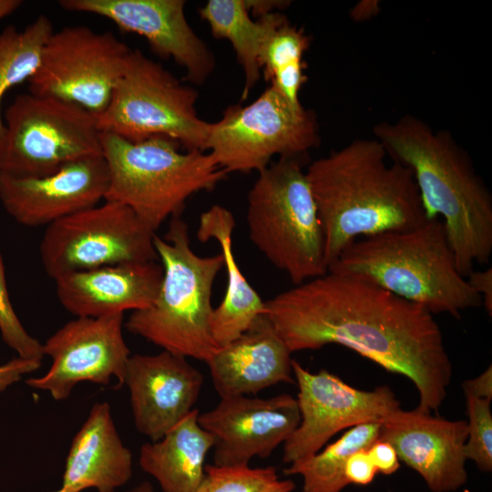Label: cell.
I'll use <instances>...</instances> for the list:
<instances>
[{"label":"cell","instance_id":"4","mask_svg":"<svg viewBox=\"0 0 492 492\" xmlns=\"http://www.w3.org/2000/svg\"><path fill=\"white\" fill-rule=\"evenodd\" d=\"M328 272L357 275L425 307L456 319L482 306L479 295L458 272L439 218L404 231H389L352 242Z\"/></svg>","mask_w":492,"mask_h":492},{"label":"cell","instance_id":"37","mask_svg":"<svg viewBox=\"0 0 492 492\" xmlns=\"http://www.w3.org/2000/svg\"><path fill=\"white\" fill-rule=\"evenodd\" d=\"M245 3L251 15L256 18L278 12L290 5L289 1L282 0H245Z\"/></svg>","mask_w":492,"mask_h":492},{"label":"cell","instance_id":"34","mask_svg":"<svg viewBox=\"0 0 492 492\" xmlns=\"http://www.w3.org/2000/svg\"><path fill=\"white\" fill-rule=\"evenodd\" d=\"M42 362L16 357L0 365V395L26 374L37 370Z\"/></svg>","mask_w":492,"mask_h":492},{"label":"cell","instance_id":"16","mask_svg":"<svg viewBox=\"0 0 492 492\" xmlns=\"http://www.w3.org/2000/svg\"><path fill=\"white\" fill-rule=\"evenodd\" d=\"M300 421L297 401L287 394L221 397L213 409L198 416L200 425L213 437V461L218 466H247L255 456L268 457Z\"/></svg>","mask_w":492,"mask_h":492},{"label":"cell","instance_id":"27","mask_svg":"<svg viewBox=\"0 0 492 492\" xmlns=\"http://www.w3.org/2000/svg\"><path fill=\"white\" fill-rule=\"evenodd\" d=\"M310 37L302 28L286 18L266 38L260 56L261 72L266 80L289 102L302 105L300 91L306 81L303 56Z\"/></svg>","mask_w":492,"mask_h":492},{"label":"cell","instance_id":"36","mask_svg":"<svg viewBox=\"0 0 492 492\" xmlns=\"http://www.w3.org/2000/svg\"><path fill=\"white\" fill-rule=\"evenodd\" d=\"M463 392L466 397L492 400V367L489 365L478 376L466 380L463 384Z\"/></svg>","mask_w":492,"mask_h":492},{"label":"cell","instance_id":"24","mask_svg":"<svg viewBox=\"0 0 492 492\" xmlns=\"http://www.w3.org/2000/svg\"><path fill=\"white\" fill-rule=\"evenodd\" d=\"M193 409L158 441L140 447L139 466L159 484L162 492H196L205 476V459L213 437Z\"/></svg>","mask_w":492,"mask_h":492},{"label":"cell","instance_id":"31","mask_svg":"<svg viewBox=\"0 0 492 492\" xmlns=\"http://www.w3.org/2000/svg\"><path fill=\"white\" fill-rule=\"evenodd\" d=\"M0 333L3 341L18 357L42 362L43 343L31 336L15 313L6 287L5 265L0 253Z\"/></svg>","mask_w":492,"mask_h":492},{"label":"cell","instance_id":"10","mask_svg":"<svg viewBox=\"0 0 492 492\" xmlns=\"http://www.w3.org/2000/svg\"><path fill=\"white\" fill-rule=\"evenodd\" d=\"M320 144L312 110L289 102L270 85L254 101L231 105L210 124L204 151L230 172H260L279 158H302Z\"/></svg>","mask_w":492,"mask_h":492},{"label":"cell","instance_id":"12","mask_svg":"<svg viewBox=\"0 0 492 492\" xmlns=\"http://www.w3.org/2000/svg\"><path fill=\"white\" fill-rule=\"evenodd\" d=\"M152 231L128 207L111 200L46 226L39 245L46 274L158 260Z\"/></svg>","mask_w":492,"mask_h":492},{"label":"cell","instance_id":"39","mask_svg":"<svg viewBox=\"0 0 492 492\" xmlns=\"http://www.w3.org/2000/svg\"><path fill=\"white\" fill-rule=\"evenodd\" d=\"M127 492H154V489L149 482L145 481Z\"/></svg>","mask_w":492,"mask_h":492},{"label":"cell","instance_id":"2","mask_svg":"<svg viewBox=\"0 0 492 492\" xmlns=\"http://www.w3.org/2000/svg\"><path fill=\"white\" fill-rule=\"evenodd\" d=\"M375 138H358L305 170L328 267L359 238L415 229L427 218L410 169L386 164Z\"/></svg>","mask_w":492,"mask_h":492},{"label":"cell","instance_id":"18","mask_svg":"<svg viewBox=\"0 0 492 492\" xmlns=\"http://www.w3.org/2000/svg\"><path fill=\"white\" fill-rule=\"evenodd\" d=\"M204 376L186 357L162 351L130 355L124 384L137 430L151 442L162 438L194 408Z\"/></svg>","mask_w":492,"mask_h":492},{"label":"cell","instance_id":"19","mask_svg":"<svg viewBox=\"0 0 492 492\" xmlns=\"http://www.w3.org/2000/svg\"><path fill=\"white\" fill-rule=\"evenodd\" d=\"M466 420H447L418 409L399 407L381 422L379 439L392 445L433 492L454 491L467 479L464 446Z\"/></svg>","mask_w":492,"mask_h":492},{"label":"cell","instance_id":"6","mask_svg":"<svg viewBox=\"0 0 492 492\" xmlns=\"http://www.w3.org/2000/svg\"><path fill=\"white\" fill-rule=\"evenodd\" d=\"M101 143L109 174L105 200L128 207L154 232L179 217L191 196L213 190L228 174L210 153L181 151L166 137L134 142L101 132Z\"/></svg>","mask_w":492,"mask_h":492},{"label":"cell","instance_id":"21","mask_svg":"<svg viewBox=\"0 0 492 492\" xmlns=\"http://www.w3.org/2000/svg\"><path fill=\"white\" fill-rule=\"evenodd\" d=\"M291 354L263 313L206 364L220 398L249 395L280 383H293Z\"/></svg>","mask_w":492,"mask_h":492},{"label":"cell","instance_id":"14","mask_svg":"<svg viewBox=\"0 0 492 492\" xmlns=\"http://www.w3.org/2000/svg\"><path fill=\"white\" fill-rule=\"evenodd\" d=\"M124 314L77 317L43 343L44 355L52 359L40 377L26 380L28 386L64 401L81 382L107 386L111 379L124 384L130 351L123 336Z\"/></svg>","mask_w":492,"mask_h":492},{"label":"cell","instance_id":"13","mask_svg":"<svg viewBox=\"0 0 492 492\" xmlns=\"http://www.w3.org/2000/svg\"><path fill=\"white\" fill-rule=\"evenodd\" d=\"M292 368L298 385L296 401L301 421L283 443L284 463L307 459L338 432L362 424L381 423L400 407L388 386L360 390L327 370L311 373L293 359Z\"/></svg>","mask_w":492,"mask_h":492},{"label":"cell","instance_id":"5","mask_svg":"<svg viewBox=\"0 0 492 492\" xmlns=\"http://www.w3.org/2000/svg\"><path fill=\"white\" fill-rule=\"evenodd\" d=\"M163 276L153 303L134 311L126 329L164 351L207 363L220 348L210 331L212 287L222 255L202 257L190 246L187 223L170 219L163 237L154 236Z\"/></svg>","mask_w":492,"mask_h":492},{"label":"cell","instance_id":"29","mask_svg":"<svg viewBox=\"0 0 492 492\" xmlns=\"http://www.w3.org/2000/svg\"><path fill=\"white\" fill-rule=\"evenodd\" d=\"M294 487L292 481L281 479L273 466L209 465L196 492H292Z\"/></svg>","mask_w":492,"mask_h":492},{"label":"cell","instance_id":"15","mask_svg":"<svg viewBox=\"0 0 492 492\" xmlns=\"http://www.w3.org/2000/svg\"><path fill=\"white\" fill-rule=\"evenodd\" d=\"M67 11L94 14L113 22L120 30L143 36L150 49L171 58L185 71V79L203 84L213 73L216 60L185 15L184 0H61Z\"/></svg>","mask_w":492,"mask_h":492},{"label":"cell","instance_id":"7","mask_svg":"<svg viewBox=\"0 0 492 492\" xmlns=\"http://www.w3.org/2000/svg\"><path fill=\"white\" fill-rule=\"evenodd\" d=\"M247 200L251 242L294 285L328 272L322 225L301 158H279L258 172Z\"/></svg>","mask_w":492,"mask_h":492},{"label":"cell","instance_id":"20","mask_svg":"<svg viewBox=\"0 0 492 492\" xmlns=\"http://www.w3.org/2000/svg\"><path fill=\"white\" fill-rule=\"evenodd\" d=\"M163 276L161 264L124 262L74 272L55 279L61 305L76 317H104L149 307Z\"/></svg>","mask_w":492,"mask_h":492},{"label":"cell","instance_id":"1","mask_svg":"<svg viewBox=\"0 0 492 492\" xmlns=\"http://www.w3.org/2000/svg\"><path fill=\"white\" fill-rule=\"evenodd\" d=\"M264 306L292 354L339 344L410 379L419 411L437 413L445 401L453 365L425 307L361 276L332 272L278 293Z\"/></svg>","mask_w":492,"mask_h":492},{"label":"cell","instance_id":"32","mask_svg":"<svg viewBox=\"0 0 492 492\" xmlns=\"http://www.w3.org/2000/svg\"><path fill=\"white\" fill-rule=\"evenodd\" d=\"M345 477L349 484H370L377 473L367 449L353 453L345 465Z\"/></svg>","mask_w":492,"mask_h":492},{"label":"cell","instance_id":"23","mask_svg":"<svg viewBox=\"0 0 492 492\" xmlns=\"http://www.w3.org/2000/svg\"><path fill=\"white\" fill-rule=\"evenodd\" d=\"M234 227L235 219L231 211L216 204L200 216L197 231L200 241L214 240L218 242L226 270V292L210 317L211 334L219 347L245 333L264 313L265 307L236 262L232 245Z\"/></svg>","mask_w":492,"mask_h":492},{"label":"cell","instance_id":"22","mask_svg":"<svg viewBox=\"0 0 492 492\" xmlns=\"http://www.w3.org/2000/svg\"><path fill=\"white\" fill-rule=\"evenodd\" d=\"M131 477L132 454L117 431L110 405L96 403L72 440L61 487L72 492L87 488L115 492Z\"/></svg>","mask_w":492,"mask_h":492},{"label":"cell","instance_id":"25","mask_svg":"<svg viewBox=\"0 0 492 492\" xmlns=\"http://www.w3.org/2000/svg\"><path fill=\"white\" fill-rule=\"evenodd\" d=\"M199 13L214 37L231 44L244 75L241 99H245L261 78L262 46L286 16L275 12L253 19L245 0H209Z\"/></svg>","mask_w":492,"mask_h":492},{"label":"cell","instance_id":"8","mask_svg":"<svg viewBox=\"0 0 492 492\" xmlns=\"http://www.w3.org/2000/svg\"><path fill=\"white\" fill-rule=\"evenodd\" d=\"M197 99L192 87L132 49L108 106L97 117L98 128L134 142L166 137L185 150L204 151L210 123L199 117Z\"/></svg>","mask_w":492,"mask_h":492},{"label":"cell","instance_id":"11","mask_svg":"<svg viewBox=\"0 0 492 492\" xmlns=\"http://www.w3.org/2000/svg\"><path fill=\"white\" fill-rule=\"evenodd\" d=\"M131 51L109 31L87 26L53 31L28 80L29 93L73 103L97 117L108 106Z\"/></svg>","mask_w":492,"mask_h":492},{"label":"cell","instance_id":"17","mask_svg":"<svg viewBox=\"0 0 492 492\" xmlns=\"http://www.w3.org/2000/svg\"><path fill=\"white\" fill-rule=\"evenodd\" d=\"M108 182L104 157H89L43 177L0 172V200L16 222L29 227L48 226L105 200Z\"/></svg>","mask_w":492,"mask_h":492},{"label":"cell","instance_id":"9","mask_svg":"<svg viewBox=\"0 0 492 492\" xmlns=\"http://www.w3.org/2000/svg\"><path fill=\"white\" fill-rule=\"evenodd\" d=\"M100 156L97 117L77 105L27 93L16 96L5 112L0 172L43 177L70 162Z\"/></svg>","mask_w":492,"mask_h":492},{"label":"cell","instance_id":"28","mask_svg":"<svg viewBox=\"0 0 492 492\" xmlns=\"http://www.w3.org/2000/svg\"><path fill=\"white\" fill-rule=\"evenodd\" d=\"M53 31L50 19L42 15L22 30L9 26L0 33V142L5 133L2 99L10 88L36 73L43 46Z\"/></svg>","mask_w":492,"mask_h":492},{"label":"cell","instance_id":"26","mask_svg":"<svg viewBox=\"0 0 492 492\" xmlns=\"http://www.w3.org/2000/svg\"><path fill=\"white\" fill-rule=\"evenodd\" d=\"M381 423L362 424L349 428L338 440L307 459L290 464L286 475H301L302 492H341L349 482L345 465L350 456L367 449L379 438Z\"/></svg>","mask_w":492,"mask_h":492},{"label":"cell","instance_id":"33","mask_svg":"<svg viewBox=\"0 0 492 492\" xmlns=\"http://www.w3.org/2000/svg\"><path fill=\"white\" fill-rule=\"evenodd\" d=\"M367 451L377 472L391 475L399 468L397 453L388 442L378 438L367 448Z\"/></svg>","mask_w":492,"mask_h":492},{"label":"cell","instance_id":"35","mask_svg":"<svg viewBox=\"0 0 492 492\" xmlns=\"http://www.w3.org/2000/svg\"><path fill=\"white\" fill-rule=\"evenodd\" d=\"M470 287L479 295L482 306L487 314L492 315V268L487 267L482 271H473L466 277Z\"/></svg>","mask_w":492,"mask_h":492},{"label":"cell","instance_id":"40","mask_svg":"<svg viewBox=\"0 0 492 492\" xmlns=\"http://www.w3.org/2000/svg\"><path fill=\"white\" fill-rule=\"evenodd\" d=\"M54 492H72V491H69V490H67V489H65V488L60 487L58 490L54 491Z\"/></svg>","mask_w":492,"mask_h":492},{"label":"cell","instance_id":"3","mask_svg":"<svg viewBox=\"0 0 492 492\" xmlns=\"http://www.w3.org/2000/svg\"><path fill=\"white\" fill-rule=\"evenodd\" d=\"M387 157L410 169L427 219L439 218L460 274L492 255V195L474 163L446 130L404 115L373 128Z\"/></svg>","mask_w":492,"mask_h":492},{"label":"cell","instance_id":"38","mask_svg":"<svg viewBox=\"0 0 492 492\" xmlns=\"http://www.w3.org/2000/svg\"><path fill=\"white\" fill-rule=\"evenodd\" d=\"M22 4L20 0H0V21L14 13Z\"/></svg>","mask_w":492,"mask_h":492},{"label":"cell","instance_id":"30","mask_svg":"<svg viewBox=\"0 0 492 492\" xmlns=\"http://www.w3.org/2000/svg\"><path fill=\"white\" fill-rule=\"evenodd\" d=\"M467 438L464 446L466 459L476 463L484 472L492 469V414L490 401L466 397Z\"/></svg>","mask_w":492,"mask_h":492}]
</instances>
